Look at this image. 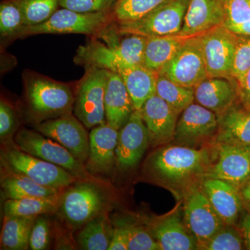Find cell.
<instances>
[{
    "mask_svg": "<svg viewBox=\"0 0 250 250\" xmlns=\"http://www.w3.org/2000/svg\"><path fill=\"white\" fill-rule=\"evenodd\" d=\"M214 143L198 148L177 144L159 147L145 161L143 177L183 200L188 192L208 177Z\"/></svg>",
    "mask_w": 250,
    "mask_h": 250,
    "instance_id": "1",
    "label": "cell"
},
{
    "mask_svg": "<svg viewBox=\"0 0 250 250\" xmlns=\"http://www.w3.org/2000/svg\"><path fill=\"white\" fill-rule=\"evenodd\" d=\"M28 105L33 114L41 121L71 114L75 95L71 87L42 75L24 74Z\"/></svg>",
    "mask_w": 250,
    "mask_h": 250,
    "instance_id": "2",
    "label": "cell"
},
{
    "mask_svg": "<svg viewBox=\"0 0 250 250\" xmlns=\"http://www.w3.org/2000/svg\"><path fill=\"white\" fill-rule=\"evenodd\" d=\"M1 166L4 172L21 174L41 185L55 188H65L80 180L60 166L21 150L15 143L1 148Z\"/></svg>",
    "mask_w": 250,
    "mask_h": 250,
    "instance_id": "3",
    "label": "cell"
},
{
    "mask_svg": "<svg viewBox=\"0 0 250 250\" xmlns=\"http://www.w3.org/2000/svg\"><path fill=\"white\" fill-rule=\"evenodd\" d=\"M113 22V12L82 14L62 8L57 10L45 22L23 27L15 37L44 34H82L100 36Z\"/></svg>",
    "mask_w": 250,
    "mask_h": 250,
    "instance_id": "4",
    "label": "cell"
},
{
    "mask_svg": "<svg viewBox=\"0 0 250 250\" xmlns=\"http://www.w3.org/2000/svg\"><path fill=\"white\" fill-rule=\"evenodd\" d=\"M190 0H168L145 15L129 22H116L121 34L162 36L177 35L183 27Z\"/></svg>",
    "mask_w": 250,
    "mask_h": 250,
    "instance_id": "5",
    "label": "cell"
},
{
    "mask_svg": "<svg viewBox=\"0 0 250 250\" xmlns=\"http://www.w3.org/2000/svg\"><path fill=\"white\" fill-rule=\"evenodd\" d=\"M108 73L106 69L88 67L77 88L74 113L88 129L106 124L104 96Z\"/></svg>",
    "mask_w": 250,
    "mask_h": 250,
    "instance_id": "6",
    "label": "cell"
},
{
    "mask_svg": "<svg viewBox=\"0 0 250 250\" xmlns=\"http://www.w3.org/2000/svg\"><path fill=\"white\" fill-rule=\"evenodd\" d=\"M14 143L21 150L60 166L77 178L85 180L93 179L84 164L65 147L43 134L33 130L22 129L18 131L15 136Z\"/></svg>",
    "mask_w": 250,
    "mask_h": 250,
    "instance_id": "7",
    "label": "cell"
},
{
    "mask_svg": "<svg viewBox=\"0 0 250 250\" xmlns=\"http://www.w3.org/2000/svg\"><path fill=\"white\" fill-rule=\"evenodd\" d=\"M159 74L177 84L192 88L208 78L201 34L188 38Z\"/></svg>",
    "mask_w": 250,
    "mask_h": 250,
    "instance_id": "8",
    "label": "cell"
},
{
    "mask_svg": "<svg viewBox=\"0 0 250 250\" xmlns=\"http://www.w3.org/2000/svg\"><path fill=\"white\" fill-rule=\"evenodd\" d=\"M218 120L213 111L192 103L177 121L173 142L190 147H202L215 142Z\"/></svg>",
    "mask_w": 250,
    "mask_h": 250,
    "instance_id": "9",
    "label": "cell"
},
{
    "mask_svg": "<svg viewBox=\"0 0 250 250\" xmlns=\"http://www.w3.org/2000/svg\"><path fill=\"white\" fill-rule=\"evenodd\" d=\"M204 55L208 77H231L233 61L239 36L225 25L201 34Z\"/></svg>",
    "mask_w": 250,
    "mask_h": 250,
    "instance_id": "10",
    "label": "cell"
},
{
    "mask_svg": "<svg viewBox=\"0 0 250 250\" xmlns=\"http://www.w3.org/2000/svg\"><path fill=\"white\" fill-rule=\"evenodd\" d=\"M184 221L196 238L198 247L207 243L224 225L201 184L192 188L184 197Z\"/></svg>",
    "mask_w": 250,
    "mask_h": 250,
    "instance_id": "11",
    "label": "cell"
},
{
    "mask_svg": "<svg viewBox=\"0 0 250 250\" xmlns=\"http://www.w3.org/2000/svg\"><path fill=\"white\" fill-rule=\"evenodd\" d=\"M105 206L103 192L93 184L83 182L63 192L59 208L70 225L80 227L103 213Z\"/></svg>",
    "mask_w": 250,
    "mask_h": 250,
    "instance_id": "12",
    "label": "cell"
},
{
    "mask_svg": "<svg viewBox=\"0 0 250 250\" xmlns=\"http://www.w3.org/2000/svg\"><path fill=\"white\" fill-rule=\"evenodd\" d=\"M83 126L71 113L44 121L36 125V129L58 143L85 164L89 156V136Z\"/></svg>",
    "mask_w": 250,
    "mask_h": 250,
    "instance_id": "13",
    "label": "cell"
},
{
    "mask_svg": "<svg viewBox=\"0 0 250 250\" xmlns=\"http://www.w3.org/2000/svg\"><path fill=\"white\" fill-rule=\"evenodd\" d=\"M250 176V146L215 142L207 178L226 181L239 188Z\"/></svg>",
    "mask_w": 250,
    "mask_h": 250,
    "instance_id": "14",
    "label": "cell"
},
{
    "mask_svg": "<svg viewBox=\"0 0 250 250\" xmlns=\"http://www.w3.org/2000/svg\"><path fill=\"white\" fill-rule=\"evenodd\" d=\"M149 144L147 126L141 110H134L119 131L116 150V165L123 170H131L139 164Z\"/></svg>",
    "mask_w": 250,
    "mask_h": 250,
    "instance_id": "15",
    "label": "cell"
},
{
    "mask_svg": "<svg viewBox=\"0 0 250 250\" xmlns=\"http://www.w3.org/2000/svg\"><path fill=\"white\" fill-rule=\"evenodd\" d=\"M141 111L151 147H161L173 142L179 115L162 98L156 93L148 99Z\"/></svg>",
    "mask_w": 250,
    "mask_h": 250,
    "instance_id": "16",
    "label": "cell"
},
{
    "mask_svg": "<svg viewBox=\"0 0 250 250\" xmlns=\"http://www.w3.org/2000/svg\"><path fill=\"white\" fill-rule=\"evenodd\" d=\"M201 188L225 225H236L244 209L239 189L221 179L207 178Z\"/></svg>",
    "mask_w": 250,
    "mask_h": 250,
    "instance_id": "17",
    "label": "cell"
},
{
    "mask_svg": "<svg viewBox=\"0 0 250 250\" xmlns=\"http://www.w3.org/2000/svg\"><path fill=\"white\" fill-rule=\"evenodd\" d=\"M225 0H190L179 35H200L225 24Z\"/></svg>",
    "mask_w": 250,
    "mask_h": 250,
    "instance_id": "18",
    "label": "cell"
},
{
    "mask_svg": "<svg viewBox=\"0 0 250 250\" xmlns=\"http://www.w3.org/2000/svg\"><path fill=\"white\" fill-rule=\"evenodd\" d=\"M149 225L161 250H198L196 238L177 213L152 219Z\"/></svg>",
    "mask_w": 250,
    "mask_h": 250,
    "instance_id": "19",
    "label": "cell"
},
{
    "mask_svg": "<svg viewBox=\"0 0 250 250\" xmlns=\"http://www.w3.org/2000/svg\"><path fill=\"white\" fill-rule=\"evenodd\" d=\"M118 130L107 123L94 127L89 134L90 152L87 170L96 173H108L116 163Z\"/></svg>",
    "mask_w": 250,
    "mask_h": 250,
    "instance_id": "20",
    "label": "cell"
},
{
    "mask_svg": "<svg viewBox=\"0 0 250 250\" xmlns=\"http://www.w3.org/2000/svg\"><path fill=\"white\" fill-rule=\"evenodd\" d=\"M237 98L238 86L231 79L208 77L195 88L197 104L213 111L217 116L231 107Z\"/></svg>",
    "mask_w": 250,
    "mask_h": 250,
    "instance_id": "21",
    "label": "cell"
},
{
    "mask_svg": "<svg viewBox=\"0 0 250 250\" xmlns=\"http://www.w3.org/2000/svg\"><path fill=\"white\" fill-rule=\"evenodd\" d=\"M106 123L120 131L134 111L132 100L123 79L117 72L109 71L104 96Z\"/></svg>",
    "mask_w": 250,
    "mask_h": 250,
    "instance_id": "22",
    "label": "cell"
},
{
    "mask_svg": "<svg viewBox=\"0 0 250 250\" xmlns=\"http://www.w3.org/2000/svg\"><path fill=\"white\" fill-rule=\"evenodd\" d=\"M119 74L131 100L134 110H141L148 99L156 93V84L159 74L143 65L121 67Z\"/></svg>",
    "mask_w": 250,
    "mask_h": 250,
    "instance_id": "23",
    "label": "cell"
},
{
    "mask_svg": "<svg viewBox=\"0 0 250 250\" xmlns=\"http://www.w3.org/2000/svg\"><path fill=\"white\" fill-rule=\"evenodd\" d=\"M216 143L250 146V110L233 105L219 115Z\"/></svg>",
    "mask_w": 250,
    "mask_h": 250,
    "instance_id": "24",
    "label": "cell"
},
{
    "mask_svg": "<svg viewBox=\"0 0 250 250\" xmlns=\"http://www.w3.org/2000/svg\"><path fill=\"white\" fill-rule=\"evenodd\" d=\"M188 37L190 36L179 34L147 37L143 65L159 73L161 68L175 55Z\"/></svg>",
    "mask_w": 250,
    "mask_h": 250,
    "instance_id": "25",
    "label": "cell"
},
{
    "mask_svg": "<svg viewBox=\"0 0 250 250\" xmlns=\"http://www.w3.org/2000/svg\"><path fill=\"white\" fill-rule=\"evenodd\" d=\"M1 188L6 200L50 196L62 191V189L45 187L24 176L8 172L1 174Z\"/></svg>",
    "mask_w": 250,
    "mask_h": 250,
    "instance_id": "26",
    "label": "cell"
},
{
    "mask_svg": "<svg viewBox=\"0 0 250 250\" xmlns=\"http://www.w3.org/2000/svg\"><path fill=\"white\" fill-rule=\"evenodd\" d=\"M63 192L62 190L47 197L6 200L3 207L4 214L12 216H39L54 213L60 207Z\"/></svg>",
    "mask_w": 250,
    "mask_h": 250,
    "instance_id": "27",
    "label": "cell"
},
{
    "mask_svg": "<svg viewBox=\"0 0 250 250\" xmlns=\"http://www.w3.org/2000/svg\"><path fill=\"white\" fill-rule=\"evenodd\" d=\"M37 216L5 215L1 232V248L7 250L29 248L33 225Z\"/></svg>",
    "mask_w": 250,
    "mask_h": 250,
    "instance_id": "28",
    "label": "cell"
},
{
    "mask_svg": "<svg viewBox=\"0 0 250 250\" xmlns=\"http://www.w3.org/2000/svg\"><path fill=\"white\" fill-rule=\"evenodd\" d=\"M113 232L109 219L103 212L85 224L77 236V243L82 250H108Z\"/></svg>",
    "mask_w": 250,
    "mask_h": 250,
    "instance_id": "29",
    "label": "cell"
},
{
    "mask_svg": "<svg viewBox=\"0 0 250 250\" xmlns=\"http://www.w3.org/2000/svg\"><path fill=\"white\" fill-rule=\"evenodd\" d=\"M156 94L179 115L195 100V88L182 86L159 75Z\"/></svg>",
    "mask_w": 250,
    "mask_h": 250,
    "instance_id": "30",
    "label": "cell"
},
{
    "mask_svg": "<svg viewBox=\"0 0 250 250\" xmlns=\"http://www.w3.org/2000/svg\"><path fill=\"white\" fill-rule=\"evenodd\" d=\"M23 17L24 27L47 21L60 7L59 0H17Z\"/></svg>",
    "mask_w": 250,
    "mask_h": 250,
    "instance_id": "31",
    "label": "cell"
},
{
    "mask_svg": "<svg viewBox=\"0 0 250 250\" xmlns=\"http://www.w3.org/2000/svg\"><path fill=\"white\" fill-rule=\"evenodd\" d=\"M168 0H118L114 11V22L136 21Z\"/></svg>",
    "mask_w": 250,
    "mask_h": 250,
    "instance_id": "32",
    "label": "cell"
},
{
    "mask_svg": "<svg viewBox=\"0 0 250 250\" xmlns=\"http://www.w3.org/2000/svg\"><path fill=\"white\" fill-rule=\"evenodd\" d=\"M246 249L241 230L236 225H225L207 243L198 247L204 250H241Z\"/></svg>",
    "mask_w": 250,
    "mask_h": 250,
    "instance_id": "33",
    "label": "cell"
},
{
    "mask_svg": "<svg viewBox=\"0 0 250 250\" xmlns=\"http://www.w3.org/2000/svg\"><path fill=\"white\" fill-rule=\"evenodd\" d=\"M23 27L22 11L17 0H3L0 5L1 37H15Z\"/></svg>",
    "mask_w": 250,
    "mask_h": 250,
    "instance_id": "34",
    "label": "cell"
},
{
    "mask_svg": "<svg viewBox=\"0 0 250 250\" xmlns=\"http://www.w3.org/2000/svg\"><path fill=\"white\" fill-rule=\"evenodd\" d=\"M128 227V250H161L149 228L126 221Z\"/></svg>",
    "mask_w": 250,
    "mask_h": 250,
    "instance_id": "35",
    "label": "cell"
},
{
    "mask_svg": "<svg viewBox=\"0 0 250 250\" xmlns=\"http://www.w3.org/2000/svg\"><path fill=\"white\" fill-rule=\"evenodd\" d=\"M118 0H59L60 7L82 14L113 12Z\"/></svg>",
    "mask_w": 250,
    "mask_h": 250,
    "instance_id": "36",
    "label": "cell"
},
{
    "mask_svg": "<svg viewBox=\"0 0 250 250\" xmlns=\"http://www.w3.org/2000/svg\"><path fill=\"white\" fill-rule=\"evenodd\" d=\"M250 69V37L239 36L231 72V77L236 81L237 86L241 84Z\"/></svg>",
    "mask_w": 250,
    "mask_h": 250,
    "instance_id": "37",
    "label": "cell"
},
{
    "mask_svg": "<svg viewBox=\"0 0 250 250\" xmlns=\"http://www.w3.org/2000/svg\"><path fill=\"white\" fill-rule=\"evenodd\" d=\"M225 25H235L250 21V0H225Z\"/></svg>",
    "mask_w": 250,
    "mask_h": 250,
    "instance_id": "38",
    "label": "cell"
},
{
    "mask_svg": "<svg viewBox=\"0 0 250 250\" xmlns=\"http://www.w3.org/2000/svg\"><path fill=\"white\" fill-rule=\"evenodd\" d=\"M50 243V229L49 221L42 215L36 218L30 238L29 248L32 250H44L48 248Z\"/></svg>",
    "mask_w": 250,
    "mask_h": 250,
    "instance_id": "39",
    "label": "cell"
},
{
    "mask_svg": "<svg viewBox=\"0 0 250 250\" xmlns=\"http://www.w3.org/2000/svg\"><path fill=\"white\" fill-rule=\"evenodd\" d=\"M18 127L16 112L11 104L1 99L0 102V136L6 139L11 136Z\"/></svg>",
    "mask_w": 250,
    "mask_h": 250,
    "instance_id": "40",
    "label": "cell"
},
{
    "mask_svg": "<svg viewBox=\"0 0 250 250\" xmlns=\"http://www.w3.org/2000/svg\"><path fill=\"white\" fill-rule=\"evenodd\" d=\"M128 227L126 220L115 224L109 250H128Z\"/></svg>",
    "mask_w": 250,
    "mask_h": 250,
    "instance_id": "41",
    "label": "cell"
},
{
    "mask_svg": "<svg viewBox=\"0 0 250 250\" xmlns=\"http://www.w3.org/2000/svg\"><path fill=\"white\" fill-rule=\"evenodd\" d=\"M238 98L243 107L250 110V69L246 73L244 80L238 86Z\"/></svg>",
    "mask_w": 250,
    "mask_h": 250,
    "instance_id": "42",
    "label": "cell"
},
{
    "mask_svg": "<svg viewBox=\"0 0 250 250\" xmlns=\"http://www.w3.org/2000/svg\"><path fill=\"white\" fill-rule=\"evenodd\" d=\"M240 230L244 240L245 248L250 250V213H248L241 219L239 224Z\"/></svg>",
    "mask_w": 250,
    "mask_h": 250,
    "instance_id": "43",
    "label": "cell"
},
{
    "mask_svg": "<svg viewBox=\"0 0 250 250\" xmlns=\"http://www.w3.org/2000/svg\"><path fill=\"white\" fill-rule=\"evenodd\" d=\"M243 207L248 213H250V176L239 187Z\"/></svg>",
    "mask_w": 250,
    "mask_h": 250,
    "instance_id": "44",
    "label": "cell"
},
{
    "mask_svg": "<svg viewBox=\"0 0 250 250\" xmlns=\"http://www.w3.org/2000/svg\"><path fill=\"white\" fill-rule=\"evenodd\" d=\"M225 25V24H224ZM229 30L241 37H250V21L235 25H225Z\"/></svg>",
    "mask_w": 250,
    "mask_h": 250,
    "instance_id": "45",
    "label": "cell"
}]
</instances>
